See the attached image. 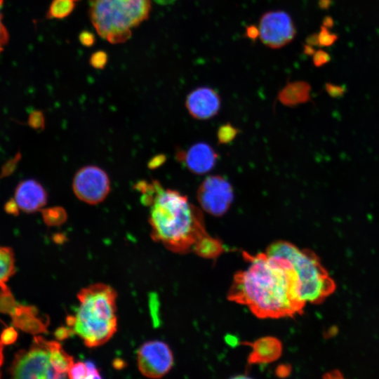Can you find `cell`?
I'll use <instances>...</instances> for the list:
<instances>
[{
    "label": "cell",
    "instance_id": "cell-1",
    "mask_svg": "<svg viewBox=\"0 0 379 379\" xmlns=\"http://www.w3.org/2000/svg\"><path fill=\"white\" fill-rule=\"evenodd\" d=\"M247 265L235 274L228 299L247 306L259 318L300 314L305 305L293 264L286 258L244 253Z\"/></svg>",
    "mask_w": 379,
    "mask_h": 379
},
{
    "label": "cell",
    "instance_id": "cell-2",
    "mask_svg": "<svg viewBox=\"0 0 379 379\" xmlns=\"http://www.w3.org/2000/svg\"><path fill=\"white\" fill-rule=\"evenodd\" d=\"M141 201L149 207L151 237L167 249L185 253L206 234L202 212L185 195L159 182H139Z\"/></svg>",
    "mask_w": 379,
    "mask_h": 379
},
{
    "label": "cell",
    "instance_id": "cell-3",
    "mask_svg": "<svg viewBox=\"0 0 379 379\" xmlns=\"http://www.w3.org/2000/svg\"><path fill=\"white\" fill-rule=\"evenodd\" d=\"M79 306L67 325L88 347L105 344L117 328V293L105 284H95L77 293Z\"/></svg>",
    "mask_w": 379,
    "mask_h": 379
},
{
    "label": "cell",
    "instance_id": "cell-4",
    "mask_svg": "<svg viewBox=\"0 0 379 379\" xmlns=\"http://www.w3.org/2000/svg\"><path fill=\"white\" fill-rule=\"evenodd\" d=\"M90 20L100 37L117 44L149 15L151 0H88Z\"/></svg>",
    "mask_w": 379,
    "mask_h": 379
},
{
    "label": "cell",
    "instance_id": "cell-5",
    "mask_svg": "<svg viewBox=\"0 0 379 379\" xmlns=\"http://www.w3.org/2000/svg\"><path fill=\"white\" fill-rule=\"evenodd\" d=\"M266 253L286 258L293 264L299 279L301 298L305 303H319L335 291L334 281L312 251L279 240L271 244Z\"/></svg>",
    "mask_w": 379,
    "mask_h": 379
},
{
    "label": "cell",
    "instance_id": "cell-6",
    "mask_svg": "<svg viewBox=\"0 0 379 379\" xmlns=\"http://www.w3.org/2000/svg\"><path fill=\"white\" fill-rule=\"evenodd\" d=\"M54 340L34 337L29 349L18 352L10 368L14 378H53L52 349Z\"/></svg>",
    "mask_w": 379,
    "mask_h": 379
},
{
    "label": "cell",
    "instance_id": "cell-7",
    "mask_svg": "<svg viewBox=\"0 0 379 379\" xmlns=\"http://www.w3.org/2000/svg\"><path fill=\"white\" fill-rule=\"evenodd\" d=\"M259 38L262 43L272 49L281 48L295 38L296 29L291 15L277 10L263 13L258 24Z\"/></svg>",
    "mask_w": 379,
    "mask_h": 379
},
{
    "label": "cell",
    "instance_id": "cell-8",
    "mask_svg": "<svg viewBox=\"0 0 379 379\" xmlns=\"http://www.w3.org/2000/svg\"><path fill=\"white\" fill-rule=\"evenodd\" d=\"M72 189L81 201L88 204H97L108 195L110 182L107 174L100 167L86 166L76 173Z\"/></svg>",
    "mask_w": 379,
    "mask_h": 379
},
{
    "label": "cell",
    "instance_id": "cell-9",
    "mask_svg": "<svg viewBox=\"0 0 379 379\" xmlns=\"http://www.w3.org/2000/svg\"><path fill=\"white\" fill-rule=\"evenodd\" d=\"M197 195L201 207L214 216L224 215L234 199L232 185L220 175H211L205 178L199 185Z\"/></svg>",
    "mask_w": 379,
    "mask_h": 379
},
{
    "label": "cell",
    "instance_id": "cell-10",
    "mask_svg": "<svg viewBox=\"0 0 379 379\" xmlns=\"http://www.w3.org/2000/svg\"><path fill=\"white\" fill-rule=\"evenodd\" d=\"M140 372L145 377L159 378L165 375L173 364L169 346L163 341L151 340L143 343L137 352Z\"/></svg>",
    "mask_w": 379,
    "mask_h": 379
},
{
    "label": "cell",
    "instance_id": "cell-11",
    "mask_svg": "<svg viewBox=\"0 0 379 379\" xmlns=\"http://www.w3.org/2000/svg\"><path fill=\"white\" fill-rule=\"evenodd\" d=\"M220 98L213 88L197 87L187 96L185 105L194 119L204 120L216 115L220 108Z\"/></svg>",
    "mask_w": 379,
    "mask_h": 379
},
{
    "label": "cell",
    "instance_id": "cell-12",
    "mask_svg": "<svg viewBox=\"0 0 379 379\" xmlns=\"http://www.w3.org/2000/svg\"><path fill=\"white\" fill-rule=\"evenodd\" d=\"M18 208L27 213L39 211L47 202V193L43 186L33 179L20 182L15 191Z\"/></svg>",
    "mask_w": 379,
    "mask_h": 379
},
{
    "label": "cell",
    "instance_id": "cell-13",
    "mask_svg": "<svg viewBox=\"0 0 379 379\" xmlns=\"http://www.w3.org/2000/svg\"><path fill=\"white\" fill-rule=\"evenodd\" d=\"M180 155L188 170L199 175L212 170L218 159V154L213 148L204 142L193 145Z\"/></svg>",
    "mask_w": 379,
    "mask_h": 379
},
{
    "label": "cell",
    "instance_id": "cell-14",
    "mask_svg": "<svg viewBox=\"0 0 379 379\" xmlns=\"http://www.w3.org/2000/svg\"><path fill=\"white\" fill-rule=\"evenodd\" d=\"M252 352L248 358L251 364H266L277 360L282 352L281 342L274 337H264L252 345Z\"/></svg>",
    "mask_w": 379,
    "mask_h": 379
},
{
    "label": "cell",
    "instance_id": "cell-15",
    "mask_svg": "<svg viewBox=\"0 0 379 379\" xmlns=\"http://www.w3.org/2000/svg\"><path fill=\"white\" fill-rule=\"evenodd\" d=\"M310 85L303 81L288 83L279 93L280 100L286 104L296 105L310 100Z\"/></svg>",
    "mask_w": 379,
    "mask_h": 379
},
{
    "label": "cell",
    "instance_id": "cell-16",
    "mask_svg": "<svg viewBox=\"0 0 379 379\" xmlns=\"http://www.w3.org/2000/svg\"><path fill=\"white\" fill-rule=\"evenodd\" d=\"M197 254L206 258H214L223 251L221 242L208 234L200 238L192 249Z\"/></svg>",
    "mask_w": 379,
    "mask_h": 379
},
{
    "label": "cell",
    "instance_id": "cell-17",
    "mask_svg": "<svg viewBox=\"0 0 379 379\" xmlns=\"http://www.w3.org/2000/svg\"><path fill=\"white\" fill-rule=\"evenodd\" d=\"M80 0H53L46 13L48 19L61 20L69 16Z\"/></svg>",
    "mask_w": 379,
    "mask_h": 379
},
{
    "label": "cell",
    "instance_id": "cell-18",
    "mask_svg": "<svg viewBox=\"0 0 379 379\" xmlns=\"http://www.w3.org/2000/svg\"><path fill=\"white\" fill-rule=\"evenodd\" d=\"M15 271L14 256L11 249L0 246V287L6 288L5 283Z\"/></svg>",
    "mask_w": 379,
    "mask_h": 379
},
{
    "label": "cell",
    "instance_id": "cell-19",
    "mask_svg": "<svg viewBox=\"0 0 379 379\" xmlns=\"http://www.w3.org/2000/svg\"><path fill=\"white\" fill-rule=\"evenodd\" d=\"M42 214L46 222L50 225L60 224L64 222L66 218L65 211L59 207L44 210Z\"/></svg>",
    "mask_w": 379,
    "mask_h": 379
},
{
    "label": "cell",
    "instance_id": "cell-20",
    "mask_svg": "<svg viewBox=\"0 0 379 379\" xmlns=\"http://www.w3.org/2000/svg\"><path fill=\"white\" fill-rule=\"evenodd\" d=\"M68 378L72 379L89 378V370L86 361L74 362L68 371Z\"/></svg>",
    "mask_w": 379,
    "mask_h": 379
},
{
    "label": "cell",
    "instance_id": "cell-21",
    "mask_svg": "<svg viewBox=\"0 0 379 379\" xmlns=\"http://www.w3.org/2000/svg\"><path fill=\"white\" fill-rule=\"evenodd\" d=\"M318 39L319 47H328L338 39V35L330 32L328 28L321 25L318 33Z\"/></svg>",
    "mask_w": 379,
    "mask_h": 379
},
{
    "label": "cell",
    "instance_id": "cell-22",
    "mask_svg": "<svg viewBox=\"0 0 379 379\" xmlns=\"http://www.w3.org/2000/svg\"><path fill=\"white\" fill-rule=\"evenodd\" d=\"M108 56L105 51H98L91 54L89 58L90 65L96 69H102L107 65Z\"/></svg>",
    "mask_w": 379,
    "mask_h": 379
},
{
    "label": "cell",
    "instance_id": "cell-23",
    "mask_svg": "<svg viewBox=\"0 0 379 379\" xmlns=\"http://www.w3.org/2000/svg\"><path fill=\"white\" fill-rule=\"evenodd\" d=\"M325 90L328 95L333 98L343 97L347 91L345 85H337L330 82L326 83Z\"/></svg>",
    "mask_w": 379,
    "mask_h": 379
},
{
    "label": "cell",
    "instance_id": "cell-24",
    "mask_svg": "<svg viewBox=\"0 0 379 379\" xmlns=\"http://www.w3.org/2000/svg\"><path fill=\"white\" fill-rule=\"evenodd\" d=\"M330 55L322 49H319L315 51L312 55V62L315 67H320L328 63L331 61Z\"/></svg>",
    "mask_w": 379,
    "mask_h": 379
},
{
    "label": "cell",
    "instance_id": "cell-25",
    "mask_svg": "<svg viewBox=\"0 0 379 379\" xmlns=\"http://www.w3.org/2000/svg\"><path fill=\"white\" fill-rule=\"evenodd\" d=\"M4 4V0H0V53H1L8 42L9 34L6 27L3 23V15L1 12V7Z\"/></svg>",
    "mask_w": 379,
    "mask_h": 379
},
{
    "label": "cell",
    "instance_id": "cell-26",
    "mask_svg": "<svg viewBox=\"0 0 379 379\" xmlns=\"http://www.w3.org/2000/svg\"><path fill=\"white\" fill-rule=\"evenodd\" d=\"M79 40L84 46L91 47L95 44V37L91 32L83 30L79 35Z\"/></svg>",
    "mask_w": 379,
    "mask_h": 379
},
{
    "label": "cell",
    "instance_id": "cell-27",
    "mask_svg": "<svg viewBox=\"0 0 379 379\" xmlns=\"http://www.w3.org/2000/svg\"><path fill=\"white\" fill-rule=\"evenodd\" d=\"M235 134L236 131L231 126H223L219 131V139L221 142H228Z\"/></svg>",
    "mask_w": 379,
    "mask_h": 379
},
{
    "label": "cell",
    "instance_id": "cell-28",
    "mask_svg": "<svg viewBox=\"0 0 379 379\" xmlns=\"http://www.w3.org/2000/svg\"><path fill=\"white\" fill-rule=\"evenodd\" d=\"M16 338V331L13 328L10 327L3 331L1 341L3 344H11L15 340Z\"/></svg>",
    "mask_w": 379,
    "mask_h": 379
},
{
    "label": "cell",
    "instance_id": "cell-29",
    "mask_svg": "<svg viewBox=\"0 0 379 379\" xmlns=\"http://www.w3.org/2000/svg\"><path fill=\"white\" fill-rule=\"evenodd\" d=\"M260 32L258 27L254 25H248L246 27L245 36L252 41H255L259 37Z\"/></svg>",
    "mask_w": 379,
    "mask_h": 379
},
{
    "label": "cell",
    "instance_id": "cell-30",
    "mask_svg": "<svg viewBox=\"0 0 379 379\" xmlns=\"http://www.w3.org/2000/svg\"><path fill=\"white\" fill-rule=\"evenodd\" d=\"M5 209L8 213L13 215L18 214V206L15 201V199H11L8 201L5 206Z\"/></svg>",
    "mask_w": 379,
    "mask_h": 379
},
{
    "label": "cell",
    "instance_id": "cell-31",
    "mask_svg": "<svg viewBox=\"0 0 379 379\" xmlns=\"http://www.w3.org/2000/svg\"><path fill=\"white\" fill-rule=\"evenodd\" d=\"M306 44L312 46H319L318 33H313L305 39Z\"/></svg>",
    "mask_w": 379,
    "mask_h": 379
},
{
    "label": "cell",
    "instance_id": "cell-32",
    "mask_svg": "<svg viewBox=\"0 0 379 379\" xmlns=\"http://www.w3.org/2000/svg\"><path fill=\"white\" fill-rule=\"evenodd\" d=\"M322 23V25L325 26L327 28H331L334 25L333 19L328 15L324 18Z\"/></svg>",
    "mask_w": 379,
    "mask_h": 379
},
{
    "label": "cell",
    "instance_id": "cell-33",
    "mask_svg": "<svg viewBox=\"0 0 379 379\" xmlns=\"http://www.w3.org/2000/svg\"><path fill=\"white\" fill-rule=\"evenodd\" d=\"M332 4V0H319L318 6L321 9H328Z\"/></svg>",
    "mask_w": 379,
    "mask_h": 379
},
{
    "label": "cell",
    "instance_id": "cell-34",
    "mask_svg": "<svg viewBox=\"0 0 379 379\" xmlns=\"http://www.w3.org/2000/svg\"><path fill=\"white\" fill-rule=\"evenodd\" d=\"M315 49L313 48V46H310L308 44H304L303 45V53L305 55H313L315 53Z\"/></svg>",
    "mask_w": 379,
    "mask_h": 379
},
{
    "label": "cell",
    "instance_id": "cell-35",
    "mask_svg": "<svg viewBox=\"0 0 379 379\" xmlns=\"http://www.w3.org/2000/svg\"><path fill=\"white\" fill-rule=\"evenodd\" d=\"M157 4L167 6L173 4L176 0H153Z\"/></svg>",
    "mask_w": 379,
    "mask_h": 379
},
{
    "label": "cell",
    "instance_id": "cell-36",
    "mask_svg": "<svg viewBox=\"0 0 379 379\" xmlns=\"http://www.w3.org/2000/svg\"><path fill=\"white\" fill-rule=\"evenodd\" d=\"M3 362V343L0 340V367Z\"/></svg>",
    "mask_w": 379,
    "mask_h": 379
}]
</instances>
